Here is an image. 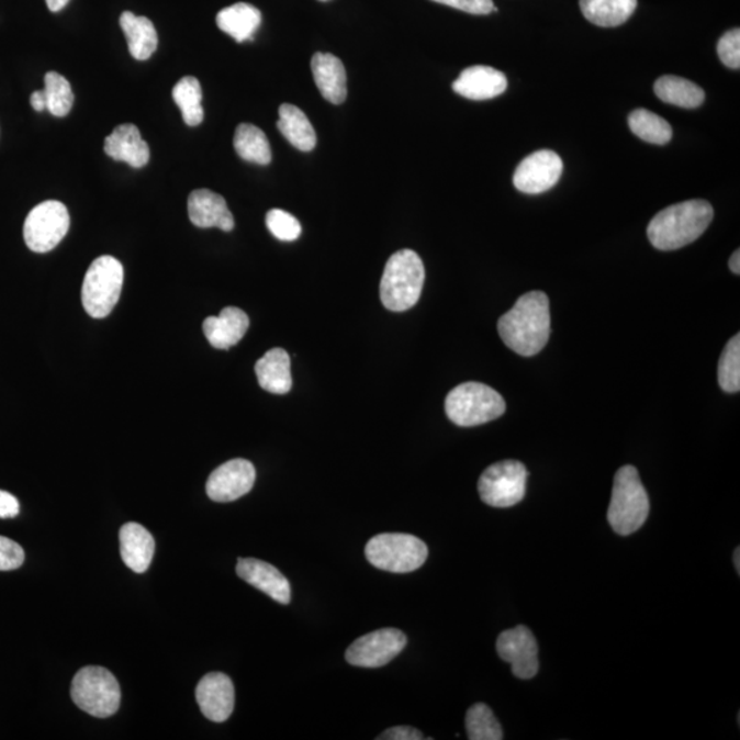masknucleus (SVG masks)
Masks as SVG:
<instances>
[{"mask_svg": "<svg viewBox=\"0 0 740 740\" xmlns=\"http://www.w3.org/2000/svg\"><path fill=\"white\" fill-rule=\"evenodd\" d=\"M550 301L542 291L518 298L512 311L500 318L502 341L518 356L532 357L545 349L550 338Z\"/></svg>", "mask_w": 740, "mask_h": 740, "instance_id": "f257e3e1", "label": "nucleus"}, {"mask_svg": "<svg viewBox=\"0 0 740 740\" xmlns=\"http://www.w3.org/2000/svg\"><path fill=\"white\" fill-rule=\"evenodd\" d=\"M714 215L711 204L700 199L672 204L650 221L649 240L657 250H679L703 236Z\"/></svg>", "mask_w": 740, "mask_h": 740, "instance_id": "f03ea898", "label": "nucleus"}, {"mask_svg": "<svg viewBox=\"0 0 740 740\" xmlns=\"http://www.w3.org/2000/svg\"><path fill=\"white\" fill-rule=\"evenodd\" d=\"M649 513V495L638 469L632 466L618 469L607 511V522L613 531L621 537L639 531L648 520Z\"/></svg>", "mask_w": 740, "mask_h": 740, "instance_id": "7ed1b4c3", "label": "nucleus"}, {"mask_svg": "<svg viewBox=\"0 0 740 740\" xmlns=\"http://www.w3.org/2000/svg\"><path fill=\"white\" fill-rule=\"evenodd\" d=\"M424 281L425 268L418 254L408 248L396 251L385 264L380 300L391 312L408 311L422 296Z\"/></svg>", "mask_w": 740, "mask_h": 740, "instance_id": "20e7f679", "label": "nucleus"}, {"mask_svg": "<svg viewBox=\"0 0 740 740\" xmlns=\"http://www.w3.org/2000/svg\"><path fill=\"white\" fill-rule=\"evenodd\" d=\"M445 407L447 417L458 427H478L500 418L506 412V402L491 386L468 381L449 392Z\"/></svg>", "mask_w": 740, "mask_h": 740, "instance_id": "39448f33", "label": "nucleus"}, {"mask_svg": "<svg viewBox=\"0 0 740 740\" xmlns=\"http://www.w3.org/2000/svg\"><path fill=\"white\" fill-rule=\"evenodd\" d=\"M70 695L81 710L99 719L117 714L120 708V684L106 668H82L71 682Z\"/></svg>", "mask_w": 740, "mask_h": 740, "instance_id": "423d86ee", "label": "nucleus"}, {"mask_svg": "<svg viewBox=\"0 0 740 740\" xmlns=\"http://www.w3.org/2000/svg\"><path fill=\"white\" fill-rule=\"evenodd\" d=\"M124 284L123 264L114 257H99L82 281L81 302L93 318L108 317L117 305Z\"/></svg>", "mask_w": 740, "mask_h": 740, "instance_id": "0eeeda50", "label": "nucleus"}, {"mask_svg": "<svg viewBox=\"0 0 740 740\" xmlns=\"http://www.w3.org/2000/svg\"><path fill=\"white\" fill-rule=\"evenodd\" d=\"M367 560L374 568L392 573L417 571L427 561L428 548L408 534H380L369 540Z\"/></svg>", "mask_w": 740, "mask_h": 740, "instance_id": "6e6552de", "label": "nucleus"}, {"mask_svg": "<svg viewBox=\"0 0 740 740\" xmlns=\"http://www.w3.org/2000/svg\"><path fill=\"white\" fill-rule=\"evenodd\" d=\"M528 471L520 461L506 460L494 463L479 479L480 498L493 507H512L524 500Z\"/></svg>", "mask_w": 740, "mask_h": 740, "instance_id": "1a4fd4ad", "label": "nucleus"}, {"mask_svg": "<svg viewBox=\"0 0 740 740\" xmlns=\"http://www.w3.org/2000/svg\"><path fill=\"white\" fill-rule=\"evenodd\" d=\"M70 215L64 203L46 201L37 204L27 214L24 224V239L33 253L54 250L68 234Z\"/></svg>", "mask_w": 740, "mask_h": 740, "instance_id": "9d476101", "label": "nucleus"}, {"mask_svg": "<svg viewBox=\"0 0 740 740\" xmlns=\"http://www.w3.org/2000/svg\"><path fill=\"white\" fill-rule=\"evenodd\" d=\"M407 643L406 635L396 628H381L363 635L346 651V661L360 668H380L389 664Z\"/></svg>", "mask_w": 740, "mask_h": 740, "instance_id": "9b49d317", "label": "nucleus"}, {"mask_svg": "<svg viewBox=\"0 0 740 740\" xmlns=\"http://www.w3.org/2000/svg\"><path fill=\"white\" fill-rule=\"evenodd\" d=\"M496 651L502 660L509 662L513 675L522 681L537 676L539 648L537 639L527 627L507 629L496 640Z\"/></svg>", "mask_w": 740, "mask_h": 740, "instance_id": "f8f14e48", "label": "nucleus"}, {"mask_svg": "<svg viewBox=\"0 0 740 740\" xmlns=\"http://www.w3.org/2000/svg\"><path fill=\"white\" fill-rule=\"evenodd\" d=\"M562 170V159L557 153L540 150L523 159L513 176V184L518 191L538 195L560 181Z\"/></svg>", "mask_w": 740, "mask_h": 740, "instance_id": "ddd939ff", "label": "nucleus"}, {"mask_svg": "<svg viewBox=\"0 0 740 740\" xmlns=\"http://www.w3.org/2000/svg\"><path fill=\"white\" fill-rule=\"evenodd\" d=\"M256 468L243 458H235L214 469L206 483L209 498L214 502H232L250 493L256 483Z\"/></svg>", "mask_w": 740, "mask_h": 740, "instance_id": "4468645a", "label": "nucleus"}, {"mask_svg": "<svg viewBox=\"0 0 740 740\" xmlns=\"http://www.w3.org/2000/svg\"><path fill=\"white\" fill-rule=\"evenodd\" d=\"M199 708L206 719L224 722L229 719L235 708V687L225 673H208L197 687Z\"/></svg>", "mask_w": 740, "mask_h": 740, "instance_id": "2eb2a0df", "label": "nucleus"}, {"mask_svg": "<svg viewBox=\"0 0 740 740\" xmlns=\"http://www.w3.org/2000/svg\"><path fill=\"white\" fill-rule=\"evenodd\" d=\"M237 576L262 591L281 605L291 602V585L278 568L257 558H239L236 565Z\"/></svg>", "mask_w": 740, "mask_h": 740, "instance_id": "dca6fc26", "label": "nucleus"}, {"mask_svg": "<svg viewBox=\"0 0 740 740\" xmlns=\"http://www.w3.org/2000/svg\"><path fill=\"white\" fill-rule=\"evenodd\" d=\"M188 215L198 228H220L224 232L235 228L234 215L225 199L210 190L191 192L188 198Z\"/></svg>", "mask_w": 740, "mask_h": 740, "instance_id": "f3484780", "label": "nucleus"}, {"mask_svg": "<svg viewBox=\"0 0 740 740\" xmlns=\"http://www.w3.org/2000/svg\"><path fill=\"white\" fill-rule=\"evenodd\" d=\"M506 88V76L491 66L483 65L462 70L460 77L452 82V91L471 101H487L500 97Z\"/></svg>", "mask_w": 740, "mask_h": 740, "instance_id": "a211bd4d", "label": "nucleus"}, {"mask_svg": "<svg viewBox=\"0 0 740 740\" xmlns=\"http://www.w3.org/2000/svg\"><path fill=\"white\" fill-rule=\"evenodd\" d=\"M104 153L114 161L126 162L141 169L150 161V147L142 139L141 131L134 124H123L114 128L104 141Z\"/></svg>", "mask_w": 740, "mask_h": 740, "instance_id": "6ab92c4d", "label": "nucleus"}, {"mask_svg": "<svg viewBox=\"0 0 740 740\" xmlns=\"http://www.w3.org/2000/svg\"><path fill=\"white\" fill-rule=\"evenodd\" d=\"M250 327V319L239 307L228 306L217 317H208L203 322V333L209 344L218 350H228L239 344Z\"/></svg>", "mask_w": 740, "mask_h": 740, "instance_id": "aec40b11", "label": "nucleus"}, {"mask_svg": "<svg viewBox=\"0 0 740 740\" xmlns=\"http://www.w3.org/2000/svg\"><path fill=\"white\" fill-rule=\"evenodd\" d=\"M120 551L126 567L145 573L156 553V540L141 524L128 523L120 529Z\"/></svg>", "mask_w": 740, "mask_h": 740, "instance_id": "412c9836", "label": "nucleus"}, {"mask_svg": "<svg viewBox=\"0 0 740 740\" xmlns=\"http://www.w3.org/2000/svg\"><path fill=\"white\" fill-rule=\"evenodd\" d=\"M314 81L322 96L333 104H341L347 97V75L344 63L329 53H316L312 58Z\"/></svg>", "mask_w": 740, "mask_h": 740, "instance_id": "4be33fe9", "label": "nucleus"}, {"mask_svg": "<svg viewBox=\"0 0 740 740\" xmlns=\"http://www.w3.org/2000/svg\"><path fill=\"white\" fill-rule=\"evenodd\" d=\"M256 374L261 389L272 394L284 395L292 386L291 358L280 347L269 350L256 363Z\"/></svg>", "mask_w": 740, "mask_h": 740, "instance_id": "5701e85b", "label": "nucleus"}, {"mask_svg": "<svg viewBox=\"0 0 740 740\" xmlns=\"http://www.w3.org/2000/svg\"><path fill=\"white\" fill-rule=\"evenodd\" d=\"M121 30L128 41L130 53L137 60L152 57L158 47V33L147 16L136 15L124 11L120 16Z\"/></svg>", "mask_w": 740, "mask_h": 740, "instance_id": "b1692460", "label": "nucleus"}, {"mask_svg": "<svg viewBox=\"0 0 740 740\" xmlns=\"http://www.w3.org/2000/svg\"><path fill=\"white\" fill-rule=\"evenodd\" d=\"M215 22L221 31L237 43L251 41L254 32L261 25L262 14L250 3H235L220 11Z\"/></svg>", "mask_w": 740, "mask_h": 740, "instance_id": "393cba45", "label": "nucleus"}, {"mask_svg": "<svg viewBox=\"0 0 740 740\" xmlns=\"http://www.w3.org/2000/svg\"><path fill=\"white\" fill-rule=\"evenodd\" d=\"M278 128L281 135L301 152H312L317 146V135L307 115L294 104L283 103L279 109Z\"/></svg>", "mask_w": 740, "mask_h": 740, "instance_id": "a878e982", "label": "nucleus"}, {"mask_svg": "<svg viewBox=\"0 0 740 740\" xmlns=\"http://www.w3.org/2000/svg\"><path fill=\"white\" fill-rule=\"evenodd\" d=\"M638 8V0H580V10L591 24L620 26Z\"/></svg>", "mask_w": 740, "mask_h": 740, "instance_id": "bb28decb", "label": "nucleus"}, {"mask_svg": "<svg viewBox=\"0 0 740 740\" xmlns=\"http://www.w3.org/2000/svg\"><path fill=\"white\" fill-rule=\"evenodd\" d=\"M662 102L683 109H697L705 101V91L695 82L677 76H662L654 85Z\"/></svg>", "mask_w": 740, "mask_h": 740, "instance_id": "cd10ccee", "label": "nucleus"}, {"mask_svg": "<svg viewBox=\"0 0 740 740\" xmlns=\"http://www.w3.org/2000/svg\"><path fill=\"white\" fill-rule=\"evenodd\" d=\"M234 146L237 156L247 162L257 165L272 162V150H270L268 137L256 125L240 124L237 126Z\"/></svg>", "mask_w": 740, "mask_h": 740, "instance_id": "c85d7f7f", "label": "nucleus"}, {"mask_svg": "<svg viewBox=\"0 0 740 740\" xmlns=\"http://www.w3.org/2000/svg\"><path fill=\"white\" fill-rule=\"evenodd\" d=\"M632 134L651 145L664 146L672 139V126L660 115L646 109L635 110L628 117Z\"/></svg>", "mask_w": 740, "mask_h": 740, "instance_id": "c756f323", "label": "nucleus"}, {"mask_svg": "<svg viewBox=\"0 0 740 740\" xmlns=\"http://www.w3.org/2000/svg\"><path fill=\"white\" fill-rule=\"evenodd\" d=\"M173 101L178 104L183 114L184 123L188 126H198L202 124L204 112L202 108V87L197 77L187 76L175 86L172 92Z\"/></svg>", "mask_w": 740, "mask_h": 740, "instance_id": "7c9ffc66", "label": "nucleus"}, {"mask_svg": "<svg viewBox=\"0 0 740 740\" xmlns=\"http://www.w3.org/2000/svg\"><path fill=\"white\" fill-rule=\"evenodd\" d=\"M44 93L47 99V110L55 117H65L74 108L75 97L69 81L57 71H48L44 76Z\"/></svg>", "mask_w": 740, "mask_h": 740, "instance_id": "2f4dec72", "label": "nucleus"}, {"mask_svg": "<svg viewBox=\"0 0 740 740\" xmlns=\"http://www.w3.org/2000/svg\"><path fill=\"white\" fill-rule=\"evenodd\" d=\"M468 738L471 740H501L504 731L500 721L487 705L476 704L468 710L467 719Z\"/></svg>", "mask_w": 740, "mask_h": 740, "instance_id": "473e14b6", "label": "nucleus"}, {"mask_svg": "<svg viewBox=\"0 0 740 740\" xmlns=\"http://www.w3.org/2000/svg\"><path fill=\"white\" fill-rule=\"evenodd\" d=\"M719 384L726 392L740 390V335L728 341L719 362Z\"/></svg>", "mask_w": 740, "mask_h": 740, "instance_id": "72a5a7b5", "label": "nucleus"}, {"mask_svg": "<svg viewBox=\"0 0 740 740\" xmlns=\"http://www.w3.org/2000/svg\"><path fill=\"white\" fill-rule=\"evenodd\" d=\"M267 226L276 239L283 242H294L302 234L300 221L280 209H272L268 212Z\"/></svg>", "mask_w": 740, "mask_h": 740, "instance_id": "f704fd0d", "label": "nucleus"}, {"mask_svg": "<svg viewBox=\"0 0 740 740\" xmlns=\"http://www.w3.org/2000/svg\"><path fill=\"white\" fill-rule=\"evenodd\" d=\"M717 54L722 64L727 68L738 70L740 68V31L739 27L736 30L728 31L726 35H722L719 44H717Z\"/></svg>", "mask_w": 740, "mask_h": 740, "instance_id": "c9c22d12", "label": "nucleus"}, {"mask_svg": "<svg viewBox=\"0 0 740 740\" xmlns=\"http://www.w3.org/2000/svg\"><path fill=\"white\" fill-rule=\"evenodd\" d=\"M25 561L24 549L14 540L0 537V571H14Z\"/></svg>", "mask_w": 740, "mask_h": 740, "instance_id": "e433bc0d", "label": "nucleus"}, {"mask_svg": "<svg viewBox=\"0 0 740 740\" xmlns=\"http://www.w3.org/2000/svg\"><path fill=\"white\" fill-rule=\"evenodd\" d=\"M434 2L450 5V8L474 15H485L498 11L493 0H434Z\"/></svg>", "mask_w": 740, "mask_h": 740, "instance_id": "4c0bfd02", "label": "nucleus"}, {"mask_svg": "<svg viewBox=\"0 0 740 740\" xmlns=\"http://www.w3.org/2000/svg\"><path fill=\"white\" fill-rule=\"evenodd\" d=\"M378 740H422L424 736L422 732L416 730V728L400 726L390 728V730L384 731L375 738Z\"/></svg>", "mask_w": 740, "mask_h": 740, "instance_id": "58836bf2", "label": "nucleus"}, {"mask_svg": "<svg viewBox=\"0 0 740 740\" xmlns=\"http://www.w3.org/2000/svg\"><path fill=\"white\" fill-rule=\"evenodd\" d=\"M20 515V502L13 494L0 490V518H14Z\"/></svg>", "mask_w": 740, "mask_h": 740, "instance_id": "ea45409f", "label": "nucleus"}, {"mask_svg": "<svg viewBox=\"0 0 740 740\" xmlns=\"http://www.w3.org/2000/svg\"><path fill=\"white\" fill-rule=\"evenodd\" d=\"M31 104L32 108L36 110V112H43V110H46L47 109L46 93H44V91L33 92L31 97Z\"/></svg>", "mask_w": 740, "mask_h": 740, "instance_id": "a19ab883", "label": "nucleus"}, {"mask_svg": "<svg viewBox=\"0 0 740 740\" xmlns=\"http://www.w3.org/2000/svg\"><path fill=\"white\" fill-rule=\"evenodd\" d=\"M70 0H46L48 10H52L53 13H58V11L66 8Z\"/></svg>", "mask_w": 740, "mask_h": 740, "instance_id": "79ce46f5", "label": "nucleus"}, {"mask_svg": "<svg viewBox=\"0 0 740 740\" xmlns=\"http://www.w3.org/2000/svg\"><path fill=\"white\" fill-rule=\"evenodd\" d=\"M730 269L732 273L740 274V251L737 250L730 258Z\"/></svg>", "mask_w": 740, "mask_h": 740, "instance_id": "37998d69", "label": "nucleus"}, {"mask_svg": "<svg viewBox=\"0 0 740 740\" xmlns=\"http://www.w3.org/2000/svg\"><path fill=\"white\" fill-rule=\"evenodd\" d=\"M740 550L739 548L736 550V554H733V563H736L737 572L738 574L740 573Z\"/></svg>", "mask_w": 740, "mask_h": 740, "instance_id": "c03bdc74", "label": "nucleus"}, {"mask_svg": "<svg viewBox=\"0 0 740 740\" xmlns=\"http://www.w3.org/2000/svg\"><path fill=\"white\" fill-rule=\"evenodd\" d=\"M319 2H329V0H319Z\"/></svg>", "mask_w": 740, "mask_h": 740, "instance_id": "a18cd8bd", "label": "nucleus"}]
</instances>
